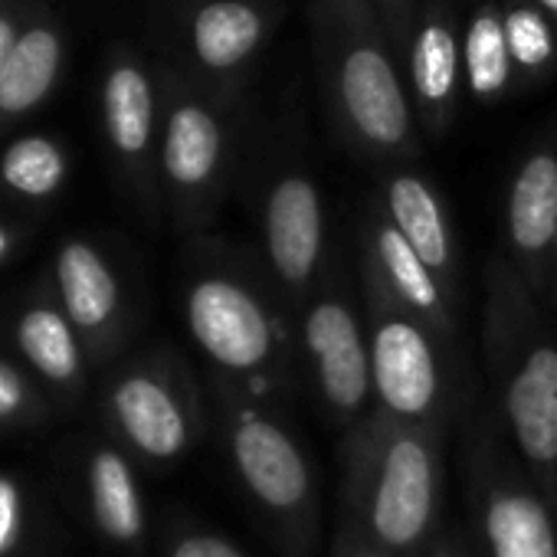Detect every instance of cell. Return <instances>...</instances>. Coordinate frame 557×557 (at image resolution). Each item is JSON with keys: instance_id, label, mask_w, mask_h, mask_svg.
<instances>
[{"instance_id": "cell-1", "label": "cell", "mask_w": 557, "mask_h": 557, "mask_svg": "<svg viewBox=\"0 0 557 557\" xmlns=\"http://www.w3.org/2000/svg\"><path fill=\"white\" fill-rule=\"evenodd\" d=\"M374 17L368 0H325L329 79L351 132L377 151H400L410 145L413 119L387 34Z\"/></svg>"}, {"instance_id": "cell-2", "label": "cell", "mask_w": 557, "mask_h": 557, "mask_svg": "<svg viewBox=\"0 0 557 557\" xmlns=\"http://www.w3.org/2000/svg\"><path fill=\"white\" fill-rule=\"evenodd\" d=\"M436 508V462L433 449L417 433H397L384 446L374 485L368 492V521L381 544L413 547Z\"/></svg>"}, {"instance_id": "cell-3", "label": "cell", "mask_w": 557, "mask_h": 557, "mask_svg": "<svg viewBox=\"0 0 557 557\" xmlns=\"http://www.w3.org/2000/svg\"><path fill=\"white\" fill-rule=\"evenodd\" d=\"M187 325L197 345L230 371H256L275 351L265 309L233 278H200L187 296Z\"/></svg>"}, {"instance_id": "cell-4", "label": "cell", "mask_w": 557, "mask_h": 557, "mask_svg": "<svg viewBox=\"0 0 557 557\" xmlns=\"http://www.w3.org/2000/svg\"><path fill=\"white\" fill-rule=\"evenodd\" d=\"M371 384L381 404L400 420H423L440 397V368L420 325L391 315L374 329Z\"/></svg>"}, {"instance_id": "cell-5", "label": "cell", "mask_w": 557, "mask_h": 557, "mask_svg": "<svg viewBox=\"0 0 557 557\" xmlns=\"http://www.w3.org/2000/svg\"><path fill=\"white\" fill-rule=\"evenodd\" d=\"M233 462L246 488L269 508L289 511L309 498L312 475L299 443L272 417L243 413L233 426Z\"/></svg>"}, {"instance_id": "cell-6", "label": "cell", "mask_w": 557, "mask_h": 557, "mask_svg": "<svg viewBox=\"0 0 557 557\" xmlns=\"http://www.w3.org/2000/svg\"><path fill=\"white\" fill-rule=\"evenodd\" d=\"M325 243L319 187L306 174L278 177L265 200V246L272 269L286 286H306Z\"/></svg>"}, {"instance_id": "cell-7", "label": "cell", "mask_w": 557, "mask_h": 557, "mask_svg": "<svg viewBox=\"0 0 557 557\" xmlns=\"http://www.w3.org/2000/svg\"><path fill=\"white\" fill-rule=\"evenodd\" d=\"M306 348L329 404L345 413L358 410L371 391V358L355 312L335 299L312 306L306 319Z\"/></svg>"}, {"instance_id": "cell-8", "label": "cell", "mask_w": 557, "mask_h": 557, "mask_svg": "<svg viewBox=\"0 0 557 557\" xmlns=\"http://www.w3.org/2000/svg\"><path fill=\"white\" fill-rule=\"evenodd\" d=\"M505 413L521 456L541 469H557V345H534L505 387Z\"/></svg>"}, {"instance_id": "cell-9", "label": "cell", "mask_w": 557, "mask_h": 557, "mask_svg": "<svg viewBox=\"0 0 557 557\" xmlns=\"http://www.w3.org/2000/svg\"><path fill=\"white\" fill-rule=\"evenodd\" d=\"M272 14L256 0H207L190 21V47L210 73H233L262 47Z\"/></svg>"}, {"instance_id": "cell-10", "label": "cell", "mask_w": 557, "mask_h": 557, "mask_svg": "<svg viewBox=\"0 0 557 557\" xmlns=\"http://www.w3.org/2000/svg\"><path fill=\"white\" fill-rule=\"evenodd\" d=\"M112 410L125 436L154 459H174L187 446V420L181 404L148 374L125 377L112 394Z\"/></svg>"}, {"instance_id": "cell-11", "label": "cell", "mask_w": 557, "mask_h": 557, "mask_svg": "<svg viewBox=\"0 0 557 557\" xmlns=\"http://www.w3.org/2000/svg\"><path fill=\"white\" fill-rule=\"evenodd\" d=\"M508 236L521 256H541L557 236V154L534 151L508 194Z\"/></svg>"}, {"instance_id": "cell-12", "label": "cell", "mask_w": 557, "mask_h": 557, "mask_svg": "<svg viewBox=\"0 0 557 557\" xmlns=\"http://www.w3.org/2000/svg\"><path fill=\"white\" fill-rule=\"evenodd\" d=\"M485 541L492 557H557V531L544 502L515 485L492 488L485 502Z\"/></svg>"}, {"instance_id": "cell-13", "label": "cell", "mask_w": 557, "mask_h": 557, "mask_svg": "<svg viewBox=\"0 0 557 557\" xmlns=\"http://www.w3.org/2000/svg\"><path fill=\"white\" fill-rule=\"evenodd\" d=\"M223 154L216 115L200 102H181L164 128V171L177 187H203Z\"/></svg>"}, {"instance_id": "cell-14", "label": "cell", "mask_w": 557, "mask_h": 557, "mask_svg": "<svg viewBox=\"0 0 557 557\" xmlns=\"http://www.w3.org/2000/svg\"><path fill=\"white\" fill-rule=\"evenodd\" d=\"M387 210H391V223L417 249V256L433 272H449L453 246L433 187L417 174H397L387 184Z\"/></svg>"}, {"instance_id": "cell-15", "label": "cell", "mask_w": 557, "mask_h": 557, "mask_svg": "<svg viewBox=\"0 0 557 557\" xmlns=\"http://www.w3.org/2000/svg\"><path fill=\"white\" fill-rule=\"evenodd\" d=\"M459 40L446 17H430L410 40V83L420 109L430 119H443L453 106L459 83Z\"/></svg>"}, {"instance_id": "cell-16", "label": "cell", "mask_w": 557, "mask_h": 557, "mask_svg": "<svg viewBox=\"0 0 557 557\" xmlns=\"http://www.w3.org/2000/svg\"><path fill=\"white\" fill-rule=\"evenodd\" d=\"M63 309L73 325L99 329L119 306V283L106 259L86 243H66L57 259Z\"/></svg>"}, {"instance_id": "cell-17", "label": "cell", "mask_w": 557, "mask_h": 557, "mask_svg": "<svg viewBox=\"0 0 557 557\" xmlns=\"http://www.w3.org/2000/svg\"><path fill=\"white\" fill-rule=\"evenodd\" d=\"M60 60H63V44L50 27H34L21 34L11 63L4 76H0V112L21 115L40 106L57 83Z\"/></svg>"}, {"instance_id": "cell-18", "label": "cell", "mask_w": 557, "mask_h": 557, "mask_svg": "<svg viewBox=\"0 0 557 557\" xmlns=\"http://www.w3.org/2000/svg\"><path fill=\"white\" fill-rule=\"evenodd\" d=\"M102 102L112 145L128 158L145 154L154 128V92L148 76L135 63H119L106 79Z\"/></svg>"}, {"instance_id": "cell-19", "label": "cell", "mask_w": 557, "mask_h": 557, "mask_svg": "<svg viewBox=\"0 0 557 557\" xmlns=\"http://www.w3.org/2000/svg\"><path fill=\"white\" fill-rule=\"evenodd\" d=\"M89 492H92L96 521L112 541H135L141 534L145 515H141L138 485H135V475H132L128 462L119 453L102 449V453L92 456V462H89Z\"/></svg>"}, {"instance_id": "cell-20", "label": "cell", "mask_w": 557, "mask_h": 557, "mask_svg": "<svg viewBox=\"0 0 557 557\" xmlns=\"http://www.w3.org/2000/svg\"><path fill=\"white\" fill-rule=\"evenodd\" d=\"M377 259L387 275L391 289L420 315L443 322V293L436 283V272L417 256V249L400 236L394 223L377 226Z\"/></svg>"}, {"instance_id": "cell-21", "label": "cell", "mask_w": 557, "mask_h": 557, "mask_svg": "<svg viewBox=\"0 0 557 557\" xmlns=\"http://www.w3.org/2000/svg\"><path fill=\"white\" fill-rule=\"evenodd\" d=\"M462 70H466V83H469L472 96L495 99L505 92V86L511 79L505 14H495L485 8L469 21L466 40H462Z\"/></svg>"}, {"instance_id": "cell-22", "label": "cell", "mask_w": 557, "mask_h": 557, "mask_svg": "<svg viewBox=\"0 0 557 557\" xmlns=\"http://www.w3.org/2000/svg\"><path fill=\"white\" fill-rule=\"evenodd\" d=\"M17 345L27 361L50 381H73L79 371V345L70 322L53 309H30L17 325Z\"/></svg>"}, {"instance_id": "cell-23", "label": "cell", "mask_w": 557, "mask_h": 557, "mask_svg": "<svg viewBox=\"0 0 557 557\" xmlns=\"http://www.w3.org/2000/svg\"><path fill=\"white\" fill-rule=\"evenodd\" d=\"M0 177L24 197H50L66 177V158L50 138L27 135L17 138L0 158Z\"/></svg>"}, {"instance_id": "cell-24", "label": "cell", "mask_w": 557, "mask_h": 557, "mask_svg": "<svg viewBox=\"0 0 557 557\" xmlns=\"http://www.w3.org/2000/svg\"><path fill=\"white\" fill-rule=\"evenodd\" d=\"M505 40L511 66L518 70H544L554 57V30L547 17L534 8H515L505 14Z\"/></svg>"}, {"instance_id": "cell-25", "label": "cell", "mask_w": 557, "mask_h": 557, "mask_svg": "<svg viewBox=\"0 0 557 557\" xmlns=\"http://www.w3.org/2000/svg\"><path fill=\"white\" fill-rule=\"evenodd\" d=\"M21 521H24V505H21V488L14 479L0 475V557H8L11 547L21 537Z\"/></svg>"}, {"instance_id": "cell-26", "label": "cell", "mask_w": 557, "mask_h": 557, "mask_svg": "<svg viewBox=\"0 0 557 557\" xmlns=\"http://www.w3.org/2000/svg\"><path fill=\"white\" fill-rule=\"evenodd\" d=\"M171 557H243V550L216 534H190L174 547Z\"/></svg>"}, {"instance_id": "cell-27", "label": "cell", "mask_w": 557, "mask_h": 557, "mask_svg": "<svg viewBox=\"0 0 557 557\" xmlns=\"http://www.w3.org/2000/svg\"><path fill=\"white\" fill-rule=\"evenodd\" d=\"M21 404H24V381L11 364L0 361V420L14 417Z\"/></svg>"}, {"instance_id": "cell-28", "label": "cell", "mask_w": 557, "mask_h": 557, "mask_svg": "<svg viewBox=\"0 0 557 557\" xmlns=\"http://www.w3.org/2000/svg\"><path fill=\"white\" fill-rule=\"evenodd\" d=\"M17 34H14V24L8 21V17H0V76H4V70H8V63H11V53H14V47H17Z\"/></svg>"}, {"instance_id": "cell-29", "label": "cell", "mask_w": 557, "mask_h": 557, "mask_svg": "<svg viewBox=\"0 0 557 557\" xmlns=\"http://www.w3.org/2000/svg\"><path fill=\"white\" fill-rule=\"evenodd\" d=\"M384 14H391V34L404 30L407 24V11H410V0H381Z\"/></svg>"}, {"instance_id": "cell-30", "label": "cell", "mask_w": 557, "mask_h": 557, "mask_svg": "<svg viewBox=\"0 0 557 557\" xmlns=\"http://www.w3.org/2000/svg\"><path fill=\"white\" fill-rule=\"evenodd\" d=\"M8 249H11V233H8L4 226H0V259L8 256Z\"/></svg>"}, {"instance_id": "cell-31", "label": "cell", "mask_w": 557, "mask_h": 557, "mask_svg": "<svg viewBox=\"0 0 557 557\" xmlns=\"http://www.w3.org/2000/svg\"><path fill=\"white\" fill-rule=\"evenodd\" d=\"M541 4V11H547V14H557V0H537Z\"/></svg>"}, {"instance_id": "cell-32", "label": "cell", "mask_w": 557, "mask_h": 557, "mask_svg": "<svg viewBox=\"0 0 557 557\" xmlns=\"http://www.w3.org/2000/svg\"><path fill=\"white\" fill-rule=\"evenodd\" d=\"M433 557H459V554H456V550H449V547H443V550H436Z\"/></svg>"}, {"instance_id": "cell-33", "label": "cell", "mask_w": 557, "mask_h": 557, "mask_svg": "<svg viewBox=\"0 0 557 557\" xmlns=\"http://www.w3.org/2000/svg\"><path fill=\"white\" fill-rule=\"evenodd\" d=\"M355 557H384V554H377V550H361V554H355Z\"/></svg>"}, {"instance_id": "cell-34", "label": "cell", "mask_w": 557, "mask_h": 557, "mask_svg": "<svg viewBox=\"0 0 557 557\" xmlns=\"http://www.w3.org/2000/svg\"><path fill=\"white\" fill-rule=\"evenodd\" d=\"M554 252H557V236H554Z\"/></svg>"}]
</instances>
